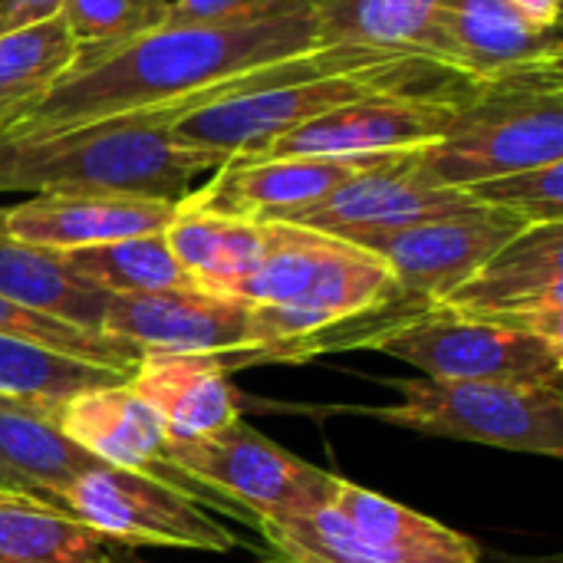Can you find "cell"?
I'll use <instances>...</instances> for the list:
<instances>
[{"instance_id":"obj_1","label":"cell","mask_w":563,"mask_h":563,"mask_svg":"<svg viewBox=\"0 0 563 563\" xmlns=\"http://www.w3.org/2000/svg\"><path fill=\"white\" fill-rule=\"evenodd\" d=\"M323 46L317 3L241 23L158 26L106 49H79L69 73L7 132L26 135L125 112L172 109L175 119L228 82Z\"/></svg>"},{"instance_id":"obj_2","label":"cell","mask_w":563,"mask_h":563,"mask_svg":"<svg viewBox=\"0 0 563 563\" xmlns=\"http://www.w3.org/2000/svg\"><path fill=\"white\" fill-rule=\"evenodd\" d=\"M234 297L251 303L254 363L313 360L340 327L379 336L393 307L412 300L366 247L284 221H271L267 251Z\"/></svg>"},{"instance_id":"obj_3","label":"cell","mask_w":563,"mask_h":563,"mask_svg":"<svg viewBox=\"0 0 563 563\" xmlns=\"http://www.w3.org/2000/svg\"><path fill=\"white\" fill-rule=\"evenodd\" d=\"M172 109L0 135V191H86L185 201L195 178L221 168L214 155L172 139Z\"/></svg>"},{"instance_id":"obj_4","label":"cell","mask_w":563,"mask_h":563,"mask_svg":"<svg viewBox=\"0 0 563 563\" xmlns=\"http://www.w3.org/2000/svg\"><path fill=\"white\" fill-rule=\"evenodd\" d=\"M468 82L462 73L376 46L336 43L323 49V59L303 76L284 79L271 89L208 102L181 112L168 132L178 145L214 155L221 165L257 155L267 142L327 115L340 106L360 102L379 92H432Z\"/></svg>"},{"instance_id":"obj_5","label":"cell","mask_w":563,"mask_h":563,"mask_svg":"<svg viewBox=\"0 0 563 563\" xmlns=\"http://www.w3.org/2000/svg\"><path fill=\"white\" fill-rule=\"evenodd\" d=\"M416 162L449 188L563 162V69L475 82L452 129Z\"/></svg>"},{"instance_id":"obj_6","label":"cell","mask_w":563,"mask_h":563,"mask_svg":"<svg viewBox=\"0 0 563 563\" xmlns=\"http://www.w3.org/2000/svg\"><path fill=\"white\" fill-rule=\"evenodd\" d=\"M257 531L271 563H485L468 534L346 478L323 508L261 521Z\"/></svg>"},{"instance_id":"obj_7","label":"cell","mask_w":563,"mask_h":563,"mask_svg":"<svg viewBox=\"0 0 563 563\" xmlns=\"http://www.w3.org/2000/svg\"><path fill=\"white\" fill-rule=\"evenodd\" d=\"M393 386L402 402L369 412L386 426L563 459V376L531 383L399 379Z\"/></svg>"},{"instance_id":"obj_8","label":"cell","mask_w":563,"mask_h":563,"mask_svg":"<svg viewBox=\"0 0 563 563\" xmlns=\"http://www.w3.org/2000/svg\"><path fill=\"white\" fill-rule=\"evenodd\" d=\"M165 462L188 495L198 492L201 505L221 501V508L254 528L261 521L310 515L340 485V475L290 455L244 419L195 442H165Z\"/></svg>"},{"instance_id":"obj_9","label":"cell","mask_w":563,"mask_h":563,"mask_svg":"<svg viewBox=\"0 0 563 563\" xmlns=\"http://www.w3.org/2000/svg\"><path fill=\"white\" fill-rule=\"evenodd\" d=\"M59 505L92 534L115 544L185 551L238 548V538L195 495L148 472L92 465L63 488Z\"/></svg>"},{"instance_id":"obj_10","label":"cell","mask_w":563,"mask_h":563,"mask_svg":"<svg viewBox=\"0 0 563 563\" xmlns=\"http://www.w3.org/2000/svg\"><path fill=\"white\" fill-rule=\"evenodd\" d=\"M379 353L406 360L426 379L531 383L563 376V343L492 320L455 317L439 307L383 340Z\"/></svg>"},{"instance_id":"obj_11","label":"cell","mask_w":563,"mask_h":563,"mask_svg":"<svg viewBox=\"0 0 563 563\" xmlns=\"http://www.w3.org/2000/svg\"><path fill=\"white\" fill-rule=\"evenodd\" d=\"M475 82L432 89V92H379L340 106L327 115L297 125L294 132L267 142L251 158L317 155V158H366L399 155L435 145L455 122L462 99Z\"/></svg>"},{"instance_id":"obj_12","label":"cell","mask_w":563,"mask_h":563,"mask_svg":"<svg viewBox=\"0 0 563 563\" xmlns=\"http://www.w3.org/2000/svg\"><path fill=\"white\" fill-rule=\"evenodd\" d=\"M102 333L139 360L148 353L221 356L231 369L254 363L251 303L201 287L109 297Z\"/></svg>"},{"instance_id":"obj_13","label":"cell","mask_w":563,"mask_h":563,"mask_svg":"<svg viewBox=\"0 0 563 563\" xmlns=\"http://www.w3.org/2000/svg\"><path fill=\"white\" fill-rule=\"evenodd\" d=\"M435 307L563 343V221L528 224Z\"/></svg>"},{"instance_id":"obj_14","label":"cell","mask_w":563,"mask_h":563,"mask_svg":"<svg viewBox=\"0 0 563 563\" xmlns=\"http://www.w3.org/2000/svg\"><path fill=\"white\" fill-rule=\"evenodd\" d=\"M525 228L528 221L508 211L472 205L455 214H442L399 231L369 234L350 244H360L376 254L406 297L435 307Z\"/></svg>"},{"instance_id":"obj_15","label":"cell","mask_w":563,"mask_h":563,"mask_svg":"<svg viewBox=\"0 0 563 563\" xmlns=\"http://www.w3.org/2000/svg\"><path fill=\"white\" fill-rule=\"evenodd\" d=\"M416 155L419 152H406L386 165L356 175L323 201L284 218V224H300L343 241H360L369 234L412 228L478 205L465 188L432 181L419 168Z\"/></svg>"},{"instance_id":"obj_16","label":"cell","mask_w":563,"mask_h":563,"mask_svg":"<svg viewBox=\"0 0 563 563\" xmlns=\"http://www.w3.org/2000/svg\"><path fill=\"white\" fill-rule=\"evenodd\" d=\"M406 155V152H399ZM399 155H366V158H317V155H280V158H234L214 168V178L205 188H195L188 201L254 218V221H284L356 175L386 165Z\"/></svg>"},{"instance_id":"obj_17","label":"cell","mask_w":563,"mask_h":563,"mask_svg":"<svg viewBox=\"0 0 563 563\" xmlns=\"http://www.w3.org/2000/svg\"><path fill=\"white\" fill-rule=\"evenodd\" d=\"M178 201L139 198V195H86V191H46L0 208V224L23 244L43 251H79L112 244L125 238L158 234L172 224Z\"/></svg>"},{"instance_id":"obj_18","label":"cell","mask_w":563,"mask_h":563,"mask_svg":"<svg viewBox=\"0 0 563 563\" xmlns=\"http://www.w3.org/2000/svg\"><path fill=\"white\" fill-rule=\"evenodd\" d=\"M445 36L468 82L563 69L561 26H538L511 0H445Z\"/></svg>"},{"instance_id":"obj_19","label":"cell","mask_w":563,"mask_h":563,"mask_svg":"<svg viewBox=\"0 0 563 563\" xmlns=\"http://www.w3.org/2000/svg\"><path fill=\"white\" fill-rule=\"evenodd\" d=\"M53 422L99 465L148 472L178 485L165 462V429L129 379L73 393L53 409Z\"/></svg>"},{"instance_id":"obj_20","label":"cell","mask_w":563,"mask_h":563,"mask_svg":"<svg viewBox=\"0 0 563 563\" xmlns=\"http://www.w3.org/2000/svg\"><path fill=\"white\" fill-rule=\"evenodd\" d=\"M129 386L152 406L168 442H195L241 419L231 366L221 356L148 353L135 363Z\"/></svg>"},{"instance_id":"obj_21","label":"cell","mask_w":563,"mask_h":563,"mask_svg":"<svg viewBox=\"0 0 563 563\" xmlns=\"http://www.w3.org/2000/svg\"><path fill=\"white\" fill-rule=\"evenodd\" d=\"M165 241L195 287L234 297L267 251L271 221L224 214L185 198L165 228Z\"/></svg>"},{"instance_id":"obj_22","label":"cell","mask_w":563,"mask_h":563,"mask_svg":"<svg viewBox=\"0 0 563 563\" xmlns=\"http://www.w3.org/2000/svg\"><path fill=\"white\" fill-rule=\"evenodd\" d=\"M323 46L356 43L452 66L445 0H317Z\"/></svg>"},{"instance_id":"obj_23","label":"cell","mask_w":563,"mask_h":563,"mask_svg":"<svg viewBox=\"0 0 563 563\" xmlns=\"http://www.w3.org/2000/svg\"><path fill=\"white\" fill-rule=\"evenodd\" d=\"M99 465L53 422V409L0 396V485L49 498L59 505L63 488Z\"/></svg>"},{"instance_id":"obj_24","label":"cell","mask_w":563,"mask_h":563,"mask_svg":"<svg viewBox=\"0 0 563 563\" xmlns=\"http://www.w3.org/2000/svg\"><path fill=\"white\" fill-rule=\"evenodd\" d=\"M0 297L86 330H102L109 294L79 280L56 251L16 241L0 224Z\"/></svg>"},{"instance_id":"obj_25","label":"cell","mask_w":563,"mask_h":563,"mask_svg":"<svg viewBox=\"0 0 563 563\" xmlns=\"http://www.w3.org/2000/svg\"><path fill=\"white\" fill-rule=\"evenodd\" d=\"M102 548L63 505L0 485V563H92Z\"/></svg>"},{"instance_id":"obj_26","label":"cell","mask_w":563,"mask_h":563,"mask_svg":"<svg viewBox=\"0 0 563 563\" xmlns=\"http://www.w3.org/2000/svg\"><path fill=\"white\" fill-rule=\"evenodd\" d=\"M79 43L59 16L0 33V132L33 109L76 63Z\"/></svg>"},{"instance_id":"obj_27","label":"cell","mask_w":563,"mask_h":563,"mask_svg":"<svg viewBox=\"0 0 563 563\" xmlns=\"http://www.w3.org/2000/svg\"><path fill=\"white\" fill-rule=\"evenodd\" d=\"M59 257L79 280H86L89 287H96L109 297L195 287L191 277L175 261V254L165 241V231L125 238V241H112V244H96V247H79V251H66Z\"/></svg>"},{"instance_id":"obj_28","label":"cell","mask_w":563,"mask_h":563,"mask_svg":"<svg viewBox=\"0 0 563 563\" xmlns=\"http://www.w3.org/2000/svg\"><path fill=\"white\" fill-rule=\"evenodd\" d=\"M132 373L0 333V396L56 409L73 393L125 383Z\"/></svg>"},{"instance_id":"obj_29","label":"cell","mask_w":563,"mask_h":563,"mask_svg":"<svg viewBox=\"0 0 563 563\" xmlns=\"http://www.w3.org/2000/svg\"><path fill=\"white\" fill-rule=\"evenodd\" d=\"M56 16L79 49H106L165 26L168 0H59Z\"/></svg>"},{"instance_id":"obj_30","label":"cell","mask_w":563,"mask_h":563,"mask_svg":"<svg viewBox=\"0 0 563 563\" xmlns=\"http://www.w3.org/2000/svg\"><path fill=\"white\" fill-rule=\"evenodd\" d=\"M0 333L26 340V343H40L49 346L56 353H69L79 360H92V363H106L115 369H135L139 356L129 353L122 343H115L112 336H106L102 330H86L46 313H33L26 307H16L10 300L0 297Z\"/></svg>"},{"instance_id":"obj_31","label":"cell","mask_w":563,"mask_h":563,"mask_svg":"<svg viewBox=\"0 0 563 563\" xmlns=\"http://www.w3.org/2000/svg\"><path fill=\"white\" fill-rule=\"evenodd\" d=\"M478 205L508 211L528 224L563 221V162L501 175L465 188Z\"/></svg>"},{"instance_id":"obj_32","label":"cell","mask_w":563,"mask_h":563,"mask_svg":"<svg viewBox=\"0 0 563 563\" xmlns=\"http://www.w3.org/2000/svg\"><path fill=\"white\" fill-rule=\"evenodd\" d=\"M317 0H168L165 26H214V23H241L271 13H287L310 7Z\"/></svg>"},{"instance_id":"obj_33","label":"cell","mask_w":563,"mask_h":563,"mask_svg":"<svg viewBox=\"0 0 563 563\" xmlns=\"http://www.w3.org/2000/svg\"><path fill=\"white\" fill-rule=\"evenodd\" d=\"M59 13V0H0V33L49 20Z\"/></svg>"},{"instance_id":"obj_34","label":"cell","mask_w":563,"mask_h":563,"mask_svg":"<svg viewBox=\"0 0 563 563\" xmlns=\"http://www.w3.org/2000/svg\"><path fill=\"white\" fill-rule=\"evenodd\" d=\"M538 26H561V0H511Z\"/></svg>"},{"instance_id":"obj_35","label":"cell","mask_w":563,"mask_h":563,"mask_svg":"<svg viewBox=\"0 0 563 563\" xmlns=\"http://www.w3.org/2000/svg\"><path fill=\"white\" fill-rule=\"evenodd\" d=\"M92 563H112V561H106V558H99V561H92Z\"/></svg>"}]
</instances>
